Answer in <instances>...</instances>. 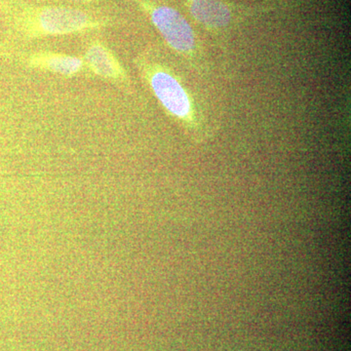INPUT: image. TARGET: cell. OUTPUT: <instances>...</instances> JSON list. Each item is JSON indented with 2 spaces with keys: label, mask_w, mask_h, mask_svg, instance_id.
<instances>
[{
  "label": "cell",
  "mask_w": 351,
  "mask_h": 351,
  "mask_svg": "<svg viewBox=\"0 0 351 351\" xmlns=\"http://www.w3.org/2000/svg\"><path fill=\"white\" fill-rule=\"evenodd\" d=\"M142 71L157 100L196 144L211 138L209 123L195 97L167 66L144 60Z\"/></svg>",
  "instance_id": "cell-1"
},
{
  "label": "cell",
  "mask_w": 351,
  "mask_h": 351,
  "mask_svg": "<svg viewBox=\"0 0 351 351\" xmlns=\"http://www.w3.org/2000/svg\"><path fill=\"white\" fill-rule=\"evenodd\" d=\"M302 0H265L255 5L228 0H182L193 21L210 36L225 40L241 25L270 13L297 5Z\"/></svg>",
  "instance_id": "cell-2"
},
{
  "label": "cell",
  "mask_w": 351,
  "mask_h": 351,
  "mask_svg": "<svg viewBox=\"0 0 351 351\" xmlns=\"http://www.w3.org/2000/svg\"><path fill=\"white\" fill-rule=\"evenodd\" d=\"M134 1L147 14L171 49L184 59L189 68L202 77L209 75L210 64L202 43L182 14L152 0Z\"/></svg>",
  "instance_id": "cell-3"
},
{
  "label": "cell",
  "mask_w": 351,
  "mask_h": 351,
  "mask_svg": "<svg viewBox=\"0 0 351 351\" xmlns=\"http://www.w3.org/2000/svg\"><path fill=\"white\" fill-rule=\"evenodd\" d=\"M21 27L32 34H66L105 27L110 21L68 7H24L17 14Z\"/></svg>",
  "instance_id": "cell-4"
},
{
  "label": "cell",
  "mask_w": 351,
  "mask_h": 351,
  "mask_svg": "<svg viewBox=\"0 0 351 351\" xmlns=\"http://www.w3.org/2000/svg\"><path fill=\"white\" fill-rule=\"evenodd\" d=\"M87 60L97 73L103 76H114L119 75L115 64L112 63V57L108 54L105 48L100 45H94L88 51Z\"/></svg>",
  "instance_id": "cell-5"
},
{
  "label": "cell",
  "mask_w": 351,
  "mask_h": 351,
  "mask_svg": "<svg viewBox=\"0 0 351 351\" xmlns=\"http://www.w3.org/2000/svg\"><path fill=\"white\" fill-rule=\"evenodd\" d=\"M48 66L62 75H73L82 68V62L75 57H54L49 60Z\"/></svg>",
  "instance_id": "cell-6"
},
{
  "label": "cell",
  "mask_w": 351,
  "mask_h": 351,
  "mask_svg": "<svg viewBox=\"0 0 351 351\" xmlns=\"http://www.w3.org/2000/svg\"><path fill=\"white\" fill-rule=\"evenodd\" d=\"M73 1H90V0H73Z\"/></svg>",
  "instance_id": "cell-7"
}]
</instances>
